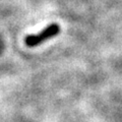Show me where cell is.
Masks as SVG:
<instances>
[{"label":"cell","mask_w":122,"mask_h":122,"mask_svg":"<svg viewBox=\"0 0 122 122\" xmlns=\"http://www.w3.org/2000/svg\"><path fill=\"white\" fill-rule=\"evenodd\" d=\"M59 32V26L56 24H52L51 25H49L48 28H46L44 30H42L41 33L37 34V35H32L26 37L25 43L29 46H36L38 44L44 42L46 39H49L53 36L57 35Z\"/></svg>","instance_id":"cell-1"}]
</instances>
